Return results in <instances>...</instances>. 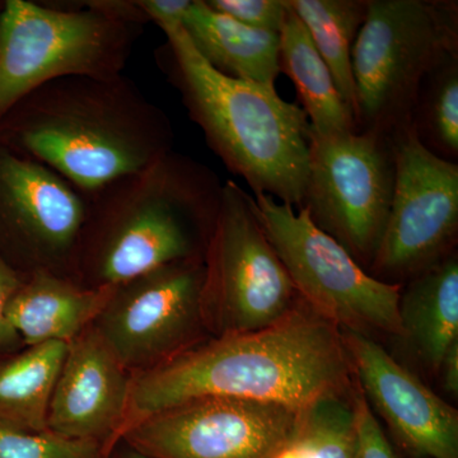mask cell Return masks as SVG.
Wrapping results in <instances>:
<instances>
[{
  "instance_id": "10",
  "label": "cell",
  "mask_w": 458,
  "mask_h": 458,
  "mask_svg": "<svg viewBox=\"0 0 458 458\" xmlns=\"http://www.w3.org/2000/svg\"><path fill=\"white\" fill-rule=\"evenodd\" d=\"M204 260L172 262L114 286L93 327L132 375L198 344Z\"/></svg>"
},
{
  "instance_id": "3",
  "label": "cell",
  "mask_w": 458,
  "mask_h": 458,
  "mask_svg": "<svg viewBox=\"0 0 458 458\" xmlns=\"http://www.w3.org/2000/svg\"><path fill=\"white\" fill-rule=\"evenodd\" d=\"M222 190L209 167L171 150L86 195L75 282L114 288L172 262L204 260Z\"/></svg>"
},
{
  "instance_id": "1",
  "label": "cell",
  "mask_w": 458,
  "mask_h": 458,
  "mask_svg": "<svg viewBox=\"0 0 458 458\" xmlns=\"http://www.w3.org/2000/svg\"><path fill=\"white\" fill-rule=\"evenodd\" d=\"M352 369L339 327L307 304L295 306L269 327L199 342L132 375L122 436L149 415L208 397L302 410L322 397L345 394Z\"/></svg>"
},
{
  "instance_id": "13",
  "label": "cell",
  "mask_w": 458,
  "mask_h": 458,
  "mask_svg": "<svg viewBox=\"0 0 458 458\" xmlns=\"http://www.w3.org/2000/svg\"><path fill=\"white\" fill-rule=\"evenodd\" d=\"M86 198L44 165L0 144V227L8 264L23 276L74 279Z\"/></svg>"
},
{
  "instance_id": "14",
  "label": "cell",
  "mask_w": 458,
  "mask_h": 458,
  "mask_svg": "<svg viewBox=\"0 0 458 458\" xmlns=\"http://www.w3.org/2000/svg\"><path fill=\"white\" fill-rule=\"evenodd\" d=\"M342 336L364 397L406 450L417 457L458 458L457 410L366 334L344 328Z\"/></svg>"
},
{
  "instance_id": "31",
  "label": "cell",
  "mask_w": 458,
  "mask_h": 458,
  "mask_svg": "<svg viewBox=\"0 0 458 458\" xmlns=\"http://www.w3.org/2000/svg\"><path fill=\"white\" fill-rule=\"evenodd\" d=\"M2 7H3V4H2V5H0V9H2Z\"/></svg>"
},
{
  "instance_id": "24",
  "label": "cell",
  "mask_w": 458,
  "mask_h": 458,
  "mask_svg": "<svg viewBox=\"0 0 458 458\" xmlns=\"http://www.w3.org/2000/svg\"><path fill=\"white\" fill-rule=\"evenodd\" d=\"M106 451L104 445L89 439L0 426V458H105Z\"/></svg>"
},
{
  "instance_id": "11",
  "label": "cell",
  "mask_w": 458,
  "mask_h": 458,
  "mask_svg": "<svg viewBox=\"0 0 458 458\" xmlns=\"http://www.w3.org/2000/svg\"><path fill=\"white\" fill-rule=\"evenodd\" d=\"M394 185L372 269L385 276L423 273L447 258L458 231V165L434 155L412 123L391 134Z\"/></svg>"
},
{
  "instance_id": "5",
  "label": "cell",
  "mask_w": 458,
  "mask_h": 458,
  "mask_svg": "<svg viewBox=\"0 0 458 458\" xmlns=\"http://www.w3.org/2000/svg\"><path fill=\"white\" fill-rule=\"evenodd\" d=\"M147 23L140 0H8L0 9V120L53 81L123 74Z\"/></svg>"
},
{
  "instance_id": "23",
  "label": "cell",
  "mask_w": 458,
  "mask_h": 458,
  "mask_svg": "<svg viewBox=\"0 0 458 458\" xmlns=\"http://www.w3.org/2000/svg\"><path fill=\"white\" fill-rule=\"evenodd\" d=\"M419 140L443 159L458 157V55L428 75L411 120Z\"/></svg>"
},
{
  "instance_id": "2",
  "label": "cell",
  "mask_w": 458,
  "mask_h": 458,
  "mask_svg": "<svg viewBox=\"0 0 458 458\" xmlns=\"http://www.w3.org/2000/svg\"><path fill=\"white\" fill-rule=\"evenodd\" d=\"M167 114L125 75L44 84L0 120V144L50 168L81 194L174 150Z\"/></svg>"
},
{
  "instance_id": "17",
  "label": "cell",
  "mask_w": 458,
  "mask_h": 458,
  "mask_svg": "<svg viewBox=\"0 0 458 458\" xmlns=\"http://www.w3.org/2000/svg\"><path fill=\"white\" fill-rule=\"evenodd\" d=\"M181 26L199 55L219 73L276 86L279 33L242 25L214 11L205 0H192Z\"/></svg>"
},
{
  "instance_id": "18",
  "label": "cell",
  "mask_w": 458,
  "mask_h": 458,
  "mask_svg": "<svg viewBox=\"0 0 458 458\" xmlns=\"http://www.w3.org/2000/svg\"><path fill=\"white\" fill-rule=\"evenodd\" d=\"M403 339L430 369L438 370L458 342V261L447 256L418 274L400 295Z\"/></svg>"
},
{
  "instance_id": "26",
  "label": "cell",
  "mask_w": 458,
  "mask_h": 458,
  "mask_svg": "<svg viewBox=\"0 0 458 458\" xmlns=\"http://www.w3.org/2000/svg\"><path fill=\"white\" fill-rule=\"evenodd\" d=\"M360 428V458H397L364 394L354 399Z\"/></svg>"
},
{
  "instance_id": "12",
  "label": "cell",
  "mask_w": 458,
  "mask_h": 458,
  "mask_svg": "<svg viewBox=\"0 0 458 458\" xmlns=\"http://www.w3.org/2000/svg\"><path fill=\"white\" fill-rule=\"evenodd\" d=\"M300 411L280 403L208 397L149 415L120 438L149 458H276Z\"/></svg>"
},
{
  "instance_id": "20",
  "label": "cell",
  "mask_w": 458,
  "mask_h": 458,
  "mask_svg": "<svg viewBox=\"0 0 458 458\" xmlns=\"http://www.w3.org/2000/svg\"><path fill=\"white\" fill-rule=\"evenodd\" d=\"M66 351V343H42L0 361V426L47 430L50 401Z\"/></svg>"
},
{
  "instance_id": "8",
  "label": "cell",
  "mask_w": 458,
  "mask_h": 458,
  "mask_svg": "<svg viewBox=\"0 0 458 458\" xmlns=\"http://www.w3.org/2000/svg\"><path fill=\"white\" fill-rule=\"evenodd\" d=\"M204 267L205 325L216 336L262 330L294 310L297 291L259 221L255 199L234 181L223 183Z\"/></svg>"
},
{
  "instance_id": "21",
  "label": "cell",
  "mask_w": 458,
  "mask_h": 458,
  "mask_svg": "<svg viewBox=\"0 0 458 458\" xmlns=\"http://www.w3.org/2000/svg\"><path fill=\"white\" fill-rule=\"evenodd\" d=\"M289 5L311 36L355 119L357 96L352 51L366 20L367 0H289Z\"/></svg>"
},
{
  "instance_id": "7",
  "label": "cell",
  "mask_w": 458,
  "mask_h": 458,
  "mask_svg": "<svg viewBox=\"0 0 458 458\" xmlns=\"http://www.w3.org/2000/svg\"><path fill=\"white\" fill-rule=\"evenodd\" d=\"M252 197L267 240L310 309L336 327L403 336L400 284L370 276L303 208Z\"/></svg>"
},
{
  "instance_id": "25",
  "label": "cell",
  "mask_w": 458,
  "mask_h": 458,
  "mask_svg": "<svg viewBox=\"0 0 458 458\" xmlns=\"http://www.w3.org/2000/svg\"><path fill=\"white\" fill-rule=\"evenodd\" d=\"M214 11L256 30L279 33L288 13V0H205Z\"/></svg>"
},
{
  "instance_id": "15",
  "label": "cell",
  "mask_w": 458,
  "mask_h": 458,
  "mask_svg": "<svg viewBox=\"0 0 458 458\" xmlns=\"http://www.w3.org/2000/svg\"><path fill=\"white\" fill-rule=\"evenodd\" d=\"M132 373L93 325L68 344L47 414V430L108 450L122 436Z\"/></svg>"
},
{
  "instance_id": "6",
  "label": "cell",
  "mask_w": 458,
  "mask_h": 458,
  "mask_svg": "<svg viewBox=\"0 0 458 458\" xmlns=\"http://www.w3.org/2000/svg\"><path fill=\"white\" fill-rule=\"evenodd\" d=\"M456 55L457 2L367 0L352 51L358 131L391 135L411 123L421 84Z\"/></svg>"
},
{
  "instance_id": "4",
  "label": "cell",
  "mask_w": 458,
  "mask_h": 458,
  "mask_svg": "<svg viewBox=\"0 0 458 458\" xmlns=\"http://www.w3.org/2000/svg\"><path fill=\"white\" fill-rule=\"evenodd\" d=\"M159 29L165 41L156 50L157 65L210 149L254 195L302 208L312 138L302 107L280 98L276 86L216 72L199 55L182 26Z\"/></svg>"
},
{
  "instance_id": "16",
  "label": "cell",
  "mask_w": 458,
  "mask_h": 458,
  "mask_svg": "<svg viewBox=\"0 0 458 458\" xmlns=\"http://www.w3.org/2000/svg\"><path fill=\"white\" fill-rule=\"evenodd\" d=\"M111 291L86 288L49 273L27 276L8 307L9 333L27 346L72 343L95 322Z\"/></svg>"
},
{
  "instance_id": "27",
  "label": "cell",
  "mask_w": 458,
  "mask_h": 458,
  "mask_svg": "<svg viewBox=\"0 0 458 458\" xmlns=\"http://www.w3.org/2000/svg\"><path fill=\"white\" fill-rule=\"evenodd\" d=\"M25 276L18 273L4 259L0 256V346L11 342V335L7 325V312L11 301L22 285Z\"/></svg>"
},
{
  "instance_id": "9",
  "label": "cell",
  "mask_w": 458,
  "mask_h": 458,
  "mask_svg": "<svg viewBox=\"0 0 458 458\" xmlns=\"http://www.w3.org/2000/svg\"><path fill=\"white\" fill-rule=\"evenodd\" d=\"M394 185L391 135L378 131H312L302 208L358 262L373 261Z\"/></svg>"
},
{
  "instance_id": "22",
  "label": "cell",
  "mask_w": 458,
  "mask_h": 458,
  "mask_svg": "<svg viewBox=\"0 0 458 458\" xmlns=\"http://www.w3.org/2000/svg\"><path fill=\"white\" fill-rule=\"evenodd\" d=\"M354 401L322 397L301 410L293 433L276 458H360Z\"/></svg>"
},
{
  "instance_id": "19",
  "label": "cell",
  "mask_w": 458,
  "mask_h": 458,
  "mask_svg": "<svg viewBox=\"0 0 458 458\" xmlns=\"http://www.w3.org/2000/svg\"><path fill=\"white\" fill-rule=\"evenodd\" d=\"M279 36L280 73L293 82L311 131L318 135L358 131L354 114L340 95L333 73L291 5Z\"/></svg>"
},
{
  "instance_id": "29",
  "label": "cell",
  "mask_w": 458,
  "mask_h": 458,
  "mask_svg": "<svg viewBox=\"0 0 458 458\" xmlns=\"http://www.w3.org/2000/svg\"><path fill=\"white\" fill-rule=\"evenodd\" d=\"M438 372H441L443 387L451 394H458V342L448 349L441 361Z\"/></svg>"
},
{
  "instance_id": "30",
  "label": "cell",
  "mask_w": 458,
  "mask_h": 458,
  "mask_svg": "<svg viewBox=\"0 0 458 458\" xmlns=\"http://www.w3.org/2000/svg\"><path fill=\"white\" fill-rule=\"evenodd\" d=\"M105 458H149L123 438L116 439L108 447Z\"/></svg>"
},
{
  "instance_id": "28",
  "label": "cell",
  "mask_w": 458,
  "mask_h": 458,
  "mask_svg": "<svg viewBox=\"0 0 458 458\" xmlns=\"http://www.w3.org/2000/svg\"><path fill=\"white\" fill-rule=\"evenodd\" d=\"M192 0H140L149 22L156 26L181 25Z\"/></svg>"
}]
</instances>
